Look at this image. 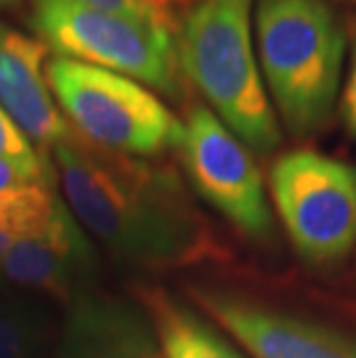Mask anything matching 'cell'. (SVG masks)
<instances>
[{
    "mask_svg": "<svg viewBox=\"0 0 356 358\" xmlns=\"http://www.w3.org/2000/svg\"><path fill=\"white\" fill-rule=\"evenodd\" d=\"M51 153L65 206L120 262L164 271L229 255L183 178L166 166L102 150L79 136Z\"/></svg>",
    "mask_w": 356,
    "mask_h": 358,
    "instance_id": "6da1fadb",
    "label": "cell"
},
{
    "mask_svg": "<svg viewBox=\"0 0 356 358\" xmlns=\"http://www.w3.org/2000/svg\"><path fill=\"white\" fill-rule=\"evenodd\" d=\"M255 49L269 100L297 139L329 127L340 100L347 30L329 0H255Z\"/></svg>",
    "mask_w": 356,
    "mask_h": 358,
    "instance_id": "7a4b0ae2",
    "label": "cell"
},
{
    "mask_svg": "<svg viewBox=\"0 0 356 358\" xmlns=\"http://www.w3.org/2000/svg\"><path fill=\"white\" fill-rule=\"evenodd\" d=\"M252 7L255 0H197L178 26V67L252 153L269 155L283 143V125L257 60Z\"/></svg>",
    "mask_w": 356,
    "mask_h": 358,
    "instance_id": "3957f363",
    "label": "cell"
},
{
    "mask_svg": "<svg viewBox=\"0 0 356 358\" xmlns=\"http://www.w3.org/2000/svg\"><path fill=\"white\" fill-rule=\"evenodd\" d=\"M47 81L74 134L132 157L178 150L183 123L143 83L70 58L47 60Z\"/></svg>",
    "mask_w": 356,
    "mask_h": 358,
    "instance_id": "277c9868",
    "label": "cell"
},
{
    "mask_svg": "<svg viewBox=\"0 0 356 358\" xmlns=\"http://www.w3.org/2000/svg\"><path fill=\"white\" fill-rule=\"evenodd\" d=\"M30 24L60 58L102 67L146 88L178 95L176 35L118 14L83 7L74 0H33Z\"/></svg>",
    "mask_w": 356,
    "mask_h": 358,
    "instance_id": "5b68a950",
    "label": "cell"
},
{
    "mask_svg": "<svg viewBox=\"0 0 356 358\" xmlns=\"http://www.w3.org/2000/svg\"><path fill=\"white\" fill-rule=\"evenodd\" d=\"M269 194L297 252L310 264L343 262L356 243V166L320 150L280 155Z\"/></svg>",
    "mask_w": 356,
    "mask_h": 358,
    "instance_id": "8992f818",
    "label": "cell"
},
{
    "mask_svg": "<svg viewBox=\"0 0 356 358\" xmlns=\"http://www.w3.org/2000/svg\"><path fill=\"white\" fill-rule=\"evenodd\" d=\"M197 194L250 241L273 238V210L255 155L208 106H194L178 143Z\"/></svg>",
    "mask_w": 356,
    "mask_h": 358,
    "instance_id": "52a82bcc",
    "label": "cell"
},
{
    "mask_svg": "<svg viewBox=\"0 0 356 358\" xmlns=\"http://www.w3.org/2000/svg\"><path fill=\"white\" fill-rule=\"evenodd\" d=\"M194 301L250 358H356V335L322 319L208 289Z\"/></svg>",
    "mask_w": 356,
    "mask_h": 358,
    "instance_id": "ba28073f",
    "label": "cell"
},
{
    "mask_svg": "<svg viewBox=\"0 0 356 358\" xmlns=\"http://www.w3.org/2000/svg\"><path fill=\"white\" fill-rule=\"evenodd\" d=\"M97 255L63 199L21 231L0 259V273L21 289L65 306L93 289Z\"/></svg>",
    "mask_w": 356,
    "mask_h": 358,
    "instance_id": "9c48e42d",
    "label": "cell"
},
{
    "mask_svg": "<svg viewBox=\"0 0 356 358\" xmlns=\"http://www.w3.org/2000/svg\"><path fill=\"white\" fill-rule=\"evenodd\" d=\"M47 60L42 40L0 21V106L44 155L77 136L49 88Z\"/></svg>",
    "mask_w": 356,
    "mask_h": 358,
    "instance_id": "30bf717a",
    "label": "cell"
},
{
    "mask_svg": "<svg viewBox=\"0 0 356 358\" xmlns=\"http://www.w3.org/2000/svg\"><path fill=\"white\" fill-rule=\"evenodd\" d=\"M139 303L153 324L162 358H248L215 326L160 289H143Z\"/></svg>",
    "mask_w": 356,
    "mask_h": 358,
    "instance_id": "8fae6325",
    "label": "cell"
},
{
    "mask_svg": "<svg viewBox=\"0 0 356 358\" xmlns=\"http://www.w3.org/2000/svg\"><path fill=\"white\" fill-rule=\"evenodd\" d=\"M51 335V326L40 310L0 306V358H42Z\"/></svg>",
    "mask_w": 356,
    "mask_h": 358,
    "instance_id": "7c38bea8",
    "label": "cell"
},
{
    "mask_svg": "<svg viewBox=\"0 0 356 358\" xmlns=\"http://www.w3.org/2000/svg\"><path fill=\"white\" fill-rule=\"evenodd\" d=\"M58 196L49 182H28L0 196V259L10 243L47 213Z\"/></svg>",
    "mask_w": 356,
    "mask_h": 358,
    "instance_id": "4fadbf2b",
    "label": "cell"
},
{
    "mask_svg": "<svg viewBox=\"0 0 356 358\" xmlns=\"http://www.w3.org/2000/svg\"><path fill=\"white\" fill-rule=\"evenodd\" d=\"M83 7H93V10L118 14L134 21H141L146 26H153L164 33H171L178 37V24L171 12L169 0H74Z\"/></svg>",
    "mask_w": 356,
    "mask_h": 358,
    "instance_id": "5bb4252c",
    "label": "cell"
},
{
    "mask_svg": "<svg viewBox=\"0 0 356 358\" xmlns=\"http://www.w3.org/2000/svg\"><path fill=\"white\" fill-rule=\"evenodd\" d=\"M0 157L14 159V162H21L28 166H37V169H47L56 176L49 155L40 153V150L26 139V134L12 123V118L7 116L3 106H0Z\"/></svg>",
    "mask_w": 356,
    "mask_h": 358,
    "instance_id": "9a60e30c",
    "label": "cell"
},
{
    "mask_svg": "<svg viewBox=\"0 0 356 358\" xmlns=\"http://www.w3.org/2000/svg\"><path fill=\"white\" fill-rule=\"evenodd\" d=\"M28 182H54V173L47 169H37V166H28L14 159L0 157V196L10 192L14 187L28 185Z\"/></svg>",
    "mask_w": 356,
    "mask_h": 358,
    "instance_id": "2e32d148",
    "label": "cell"
},
{
    "mask_svg": "<svg viewBox=\"0 0 356 358\" xmlns=\"http://www.w3.org/2000/svg\"><path fill=\"white\" fill-rule=\"evenodd\" d=\"M338 109H340V120H343L347 134H350L352 139H356V40L352 49L350 72H347L345 86L340 90Z\"/></svg>",
    "mask_w": 356,
    "mask_h": 358,
    "instance_id": "e0dca14e",
    "label": "cell"
},
{
    "mask_svg": "<svg viewBox=\"0 0 356 358\" xmlns=\"http://www.w3.org/2000/svg\"><path fill=\"white\" fill-rule=\"evenodd\" d=\"M7 3H14V0H0V5H7Z\"/></svg>",
    "mask_w": 356,
    "mask_h": 358,
    "instance_id": "ac0fdd59",
    "label": "cell"
},
{
    "mask_svg": "<svg viewBox=\"0 0 356 358\" xmlns=\"http://www.w3.org/2000/svg\"><path fill=\"white\" fill-rule=\"evenodd\" d=\"M350 3H354V5H356V0H350Z\"/></svg>",
    "mask_w": 356,
    "mask_h": 358,
    "instance_id": "d6986e66",
    "label": "cell"
}]
</instances>
